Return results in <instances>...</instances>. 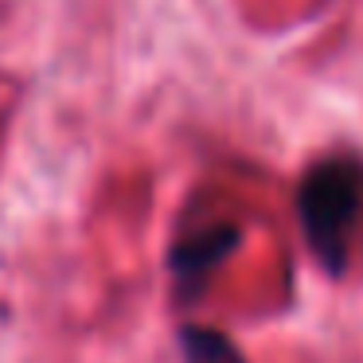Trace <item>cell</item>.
Returning a JSON list of instances; mask_svg holds the SVG:
<instances>
[{"instance_id":"obj_1","label":"cell","mask_w":363,"mask_h":363,"mask_svg":"<svg viewBox=\"0 0 363 363\" xmlns=\"http://www.w3.org/2000/svg\"><path fill=\"white\" fill-rule=\"evenodd\" d=\"M297 215L316 262L328 274H340L363 223V164L355 160L313 164L297 184Z\"/></svg>"},{"instance_id":"obj_3","label":"cell","mask_w":363,"mask_h":363,"mask_svg":"<svg viewBox=\"0 0 363 363\" xmlns=\"http://www.w3.org/2000/svg\"><path fill=\"white\" fill-rule=\"evenodd\" d=\"M180 344H184V363H242L238 347L223 332L211 328H191L188 324L180 332Z\"/></svg>"},{"instance_id":"obj_2","label":"cell","mask_w":363,"mask_h":363,"mask_svg":"<svg viewBox=\"0 0 363 363\" xmlns=\"http://www.w3.org/2000/svg\"><path fill=\"white\" fill-rule=\"evenodd\" d=\"M235 246H238L235 223L203 227V230H196V235L180 238V242L172 246V254H168V269H172V277H176V289H180L184 297H191V293L227 262V254L235 250Z\"/></svg>"}]
</instances>
